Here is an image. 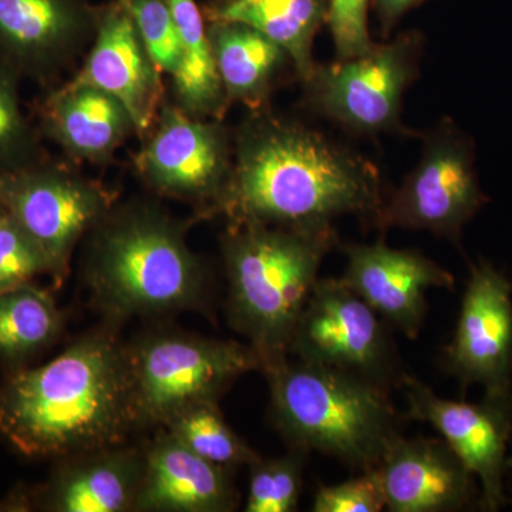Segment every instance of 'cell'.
<instances>
[{
  "instance_id": "31",
  "label": "cell",
  "mask_w": 512,
  "mask_h": 512,
  "mask_svg": "<svg viewBox=\"0 0 512 512\" xmlns=\"http://www.w3.org/2000/svg\"><path fill=\"white\" fill-rule=\"evenodd\" d=\"M328 20L338 60L352 59L373 46L369 32L372 0H328Z\"/></svg>"
},
{
  "instance_id": "20",
  "label": "cell",
  "mask_w": 512,
  "mask_h": 512,
  "mask_svg": "<svg viewBox=\"0 0 512 512\" xmlns=\"http://www.w3.org/2000/svg\"><path fill=\"white\" fill-rule=\"evenodd\" d=\"M231 471L204 460L167 429L144 451L136 511L228 512L237 507Z\"/></svg>"
},
{
  "instance_id": "32",
  "label": "cell",
  "mask_w": 512,
  "mask_h": 512,
  "mask_svg": "<svg viewBox=\"0 0 512 512\" xmlns=\"http://www.w3.org/2000/svg\"><path fill=\"white\" fill-rule=\"evenodd\" d=\"M426 2L427 0H372L370 12L375 13L380 33L387 40L407 13Z\"/></svg>"
},
{
  "instance_id": "2",
  "label": "cell",
  "mask_w": 512,
  "mask_h": 512,
  "mask_svg": "<svg viewBox=\"0 0 512 512\" xmlns=\"http://www.w3.org/2000/svg\"><path fill=\"white\" fill-rule=\"evenodd\" d=\"M137 427L126 348L110 332L90 333L0 386V437L26 458L119 446Z\"/></svg>"
},
{
  "instance_id": "6",
  "label": "cell",
  "mask_w": 512,
  "mask_h": 512,
  "mask_svg": "<svg viewBox=\"0 0 512 512\" xmlns=\"http://www.w3.org/2000/svg\"><path fill=\"white\" fill-rule=\"evenodd\" d=\"M134 412L140 427H164L202 403H218L261 359L249 345L185 333H151L126 348Z\"/></svg>"
},
{
  "instance_id": "35",
  "label": "cell",
  "mask_w": 512,
  "mask_h": 512,
  "mask_svg": "<svg viewBox=\"0 0 512 512\" xmlns=\"http://www.w3.org/2000/svg\"><path fill=\"white\" fill-rule=\"evenodd\" d=\"M3 214H5V210H3L2 205H0V217H2Z\"/></svg>"
},
{
  "instance_id": "28",
  "label": "cell",
  "mask_w": 512,
  "mask_h": 512,
  "mask_svg": "<svg viewBox=\"0 0 512 512\" xmlns=\"http://www.w3.org/2000/svg\"><path fill=\"white\" fill-rule=\"evenodd\" d=\"M52 278V266L39 245L8 214L0 217V292Z\"/></svg>"
},
{
  "instance_id": "34",
  "label": "cell",
  "mask_w": 512,
  "mask_h": 512,
  "mask_svg": "<svg viewBox=\"0 0 512 512\" xmlns=\"http://www.w3.org/2000/svg\"><path fill=\"white\" fill-rule=\"evenodd\" d=\"M227 2V0H202L205 5H215V3Z\"/></svg>"
},
{
  "instance_id": "7",
  "label": "cell",
  "mask_w": 512,
  "mask_h": 512,
  "mask_svg": "<svg viewBox=\"0 0 512 512\" xmlns=\"http://www.w3.org/2000/svg\"><path fill=\"white\" fill-rule=\"evenodd\" d=\"M423 42L420 32L409 30L352 59L315 64L302 80L303 103L352 133L410 136L402 123L403 97L419 74Z\"/></svg>"
},
{
  "instance_id": "17",
  "label": "cell",
  "mask_w": 512,
  "mask_h": 512,
  "mask_svg": "<svg viewBox=\"0 0 512 512\" xmlns=\"http://www.w3.org/2000/svg\"><path fill=\"white\" fill-rule=\"evenodd\" d=\"M45 484L18 490L0 507L6 511L123 512L134 510L144 451L119 446L60 458Z\"/></svg>"
},
{
  "instance_id": "23",
  "label": "cell",
  "mask_w": 512,
  "mask_h": 512,
  "mask_svg": "<svg viewBox=\"0 0 512 512\" xmlns=\"http://www.w3.org/2000/svg\"><path fill=\"white\" fill-rule=\"evenodd\" d=\"M328 0H227L205 5L207 20H234L259 30L285 50L305 80L315 67L313 40L328 20Z\"/></svg>"
},
{
  "instance_id": "27",
  "label": "cell",
  "mask_w": 512,
  "mask_h": 512,
  "mask_svg": "<svg viewBox=\"0 0 512 512\" xmlns=\"http://www.w3.org/2000/svg\"><path fill=\"white\" fill-rule=\"evenodd\" d=\"M309 454L289 451L284 457H258L251 467L247 512H293L298 510L303 485V468Z\"/></svg>"
},
{
  "instance_id": "1",
  "label": "cell",
  "mask_w": 512,
  "mask_h": 512,
  "mask_svg": "<svg viewBox=\"0 0 512 512\" xmlns=\"http://www.w3.org/2000/svg\"><path fill=\"white\" fill-rule=\"evenodd\" d=\"M383 204L372 161L299 121L266 107L234 133V170L220 210L229 222L323 229L355 215L376 225Z\"/></svg>"
},
{
  "instance_id": "26",
  "label": "cell",
  "mask_w": 512,
  "mask_h": 512,
  "mask_svg": "<svg viewBox=\"0 0 512 512\" xmlns=\"http://www.w3.org/2000/svg\"><path fill=\"white\" fill-rule=\"evenodd\" d=\"M18 74L0 63V173L20 170L50 157L37 124L26 116Z\"/></svg>"
},
{
  "instance_id": "4",
  "label": "cell",
  "mask_w": 512,
  "mask_h": 512,
  "mask_svg": "<svg viewBox=\"0 0 512 512\" xmlns=\"http://www.w3.org/2000/svg\"><path fill=\"white\" fill-rule=\"evenodd\" d=\"M339 244L335 228L291 229L229 222L221 237L231 326L249 340L261 372L289 357L293 333Z\"/></svg>"
},
{
  "instance_id": "33",
  "label": "cell",
  "mask_w": 512,
  "mask_h": 512,
  "mask_svg": "<svg viewBox=\"0 0 512 512\" xmlns=\"http://www.w3.org/2000/svg\"><path fill=\"white\" fill-rule=\"evenodd\" d=\"M505 493H507L508 501L512 503V436L510 450H508L507 470H505Z\"/></svg>"
},
{
  "instance_id": "5",
  "label": "cell",
  "mask_w": 512,
  "mask_h": 512,
  "mask_svg": "<svg viewBox=\"0 0 512 512\" xmlns=\"http://www.w3.org/2000/svg\"><path fill=\"white\" fill-rule=\"evenodd\" d=\"M262 373L272 420L288 446L335 458L357 473L379 466L409 420L394 407L392 390L343 370L288 357Z\"/></svg>"
},
{
  "instance_id": "15",
  "label": "cell",
  "mask_w": 512,
  "mask_h": 512,
  "mask_svg": "<svg viewBox=\"0 0 512 512\" xmlns=\"http://www.w3.org/2000/svg\"><path fill=\"white\" fill-rule=\"evenodd\" d=\"M163 74L119 0L99 3L96 36L70 79L116 97L143 141L168 97Z\"/></svg>"
},
{
  "instance_id": "21",
  "label": "cell",
  "mask_w": 512,
  "mask_h": 512,
  "mask_svg": "<svg viewBox=\"0 0 512 512\" xmlns=\"http://www.w3.org/2000/svg\"><path fill=\"white\" fill-rule=\"evenodd\" d=\"M208 37L229 103L266 109L279 73L291 59L259 30L234 20H207Z\"/></svg>"
},
{
  "instance_id": "22",
  "label": "cell",
  "mask_w": 512,
  "mask_h": 512,
  "mask_svg": "<svg viewBox=\"0 0 512 512\" xmlns=\"http://www.w3.org/2000/svg\"><path fill=\"white\" fill-rule=\"evenodd\" d=\"M180 36V59L173 77V100L181 110L200 119L224 120L229 103L222 86L207 18L198 0H165Z\"/></svg>"
},
{
  "instance_id": "24",
  "label": "cell",
  "mask_w": 512,
  "mask_h": 512,
  "mask_svg": "<svg viewBox=\"0 0 512 512\" xmlns=\"http://www.w3.org/2000/svg\"><path fill=\"white\" fill-rule=\"evenodd\" d=\"M62 328L55 298L33 282L0 292V363L9 373L52 346Z\"/></svg>"
},
{
  "instance_id": "9",
  "label": "cell",
  "mask_w": 512,
  "mask_h": 512,
  "mask_svg": "<svg viewBox=\"0 0 512 512\" xmlns=\"http://www.w3.org/2000/svg\"><path fill=\"white\" fill-rule=\"evenodd\" d=\"M133 165L147 190L215 217L234 170V133L224 121L192 117L167 97Z\"/></svg>"
},
{
  "instance_id": "12",
  "label": "cell",
  "mask_w": 512,
  "mask_h": 512,
  "mask_svg": "<svg viewBox=\"0 0 512 512\" xmlns=\"http://www.w3.org/2000/svg\"><path fill=\"white\" fill-rule=\"evenodd\" d=\"M97 22L90 0H0V63L52 89L84 59Z\"/></svg>"
},
{
  "instance_id": "25",
  "label": "cell",
  "mask_w": 512,
  "mask_h": 512,
  "mask_svg": "<svg viewBox=\"0 0 512 512\" xmlns=\"http://www.w3.org/2000/svg\"><path fill=\"white\" fill-rule=\"evenodd\" d=\"M164 429L195 454L225 470L249 466L259 457L228 426L218 409V403L197 404L168 421Z\"/></svg>"
},
{
  "instance_id": "13",
  "label": "cell",
  "mask_w": 512,
  "mask_h": 512,
  "mask_svg": "<svg viewBox=\"0 0 512 512\" xmlns=\"http://www.w3.org/2000/svg\"><path fill=\"white\" fill-rule=\"evenodd\" d=\"M439 362L463 392L478 384L484 394H512V281L487 259L470 264L456 332Z\"/></svg>"
},
{
  "instance_id": "29",
  "label": "cell",
  "mask_w": 512,
  "mask_h": 512,
  "mask_svg": "<svg viewBox=\"0 0 512 512\" xmlns=\"http://www.w3.org/2000/svg\"><path fill=\"white\" fill-rule=\"evenodd\" d=\"M127 10L154 62L173 74L180 59V36L165 0H119Z\"/></svg>"
},
{
  "instance_id": "10",
  "label": "cell",
  "mask_w": 512,
  "mask_h": 512,
  "mask_svg": "<svg viewBox=\"0 0 512 512\" xmlns=\"http://www.w3.org/2000/svg\"><path fill=\"white\" fill-rule=\"evenodd\" d=\"M421 137L419 163L384 200L375 227L426 231L460 247L464 227L490 201L478 181L476 148L450 119Z\"/></svg>"
},
{
  "instance_id": "18",
  "label": "cell",
  "mask_w": 512,
  "mask_h": 512,
  "mask_svg": "<svg viewBox=\"0 0 512 512\" xmlns=\"http://www.w3.org/2000/svg\"><path fill=\"white\" fill-rule=\"evenodd\" d=\"M386 510L460 512L480 510V484L446 441L403 434L390 444L379 466Z\"/></svg>"
},
{
  "instance_id": "16",
  "label": "cell",
  "mask_w": 512,
  "mask_h": 512,
  "mask_svg": "<svg viewBox=\"0 0 512 512\" xmlns=\"http://www.w3.org/2000/svg\"><path fill=\"white\" fill-rule=\"evenodd\" d=\"M348 265L343 282L394 330L419 338L431 288L454 289V276L414 249H394L383 241L343 247Z\"/></svg>"
},
{
  "instance_id": "19",
  "label": "cell",
  "mask_w": 512,
  "mask_h": 512,
  "mask_svg": "<svg viewBox=\"0 0 512 512\" xmlns=\"http://www.w3.org/2000/svg\"><path fill=\"white\" fill-rule=\"evenodd\" d=\"M37 128L73 164L96 167L110 164L136 136L133 117L116 97L73 79L45 90L37 104Z\"/></svg>"
},
{
  "instance_id": "14",
  "label": "cell",
  "mask_w": 512,
  "mask_h": 512,
  "mask_svg": "<svg viewBox=\"0 0 512 512\" xmlns=\"http://www.w3.org/2000/svg\"><path fill=\"white\" fill-rule=\"evenodd\" d=\"M400 390L409 420L430 424L476 476L480 510L497 512L510 504L505 470L512 436V394H484L480 403L456 402L437 396L410 373Z\"/></svg>"
},
{
  "instance_id": "11",
  "label": "cell",
  "mask_w": 512,
  "mask_h": 512,
  "mask_svg": "<svg viewBox=\"0 0 512 512\" xmlns=\"http://www.w3.org/2000/svg\"><path fill=\"white\" fill-rule=\"evenodd\" d=\"M289 356L352 373L392 392L400 390L407 375L392 328L340 278H319L313 286Z\"/></svg>"
},
{
  "instance_id": "30",
  "label": "cell",
  "mask_w": 512,
  "mask_h": 512,
  "mask_svg": "<svg viewBox=\"0 0 512 512\" xmlns=\"http://www.w3.org/2000/svg\"><path fill=\"white\" fill-rule=\"evenodd\" d=\"M386 500L379 474L363 471L359 476L335 485H320L316 491L313 512H380Z\"/></svg>"
},
{
  "instance_id": "3",
  "label": "cell",
  "mask_w": 512,
  "mask_h": 512,
  "mask_svg": "<svg viewBox=\"0 0 512 512\" xmlns=\"http://www.w3.org/2000/svg\"><path fill=\"white\" fill-rule=\"evenodd\" d=\"M87 237V279L113 318L197 309L205 302L207 276L188 247L187 225L154 202H116Z\"/></svg>"
},
{
  "instance_id": "8",
  "label": "cell",
  "mask_w": 512,
  "mask_h": 512,
  "mask_svg": "<svg viewBox=\"0 0 512 512\" xmlns=\"http://www.w3.org/2000/svg\"><path fill=\"white\" fill-rule=\"evenodd\" d=\"M113 191L80 173L73 163L47 157L0 173V205L39 248L60 284L74 249L116 205Z\"/></svg>"
}]
</instances>
